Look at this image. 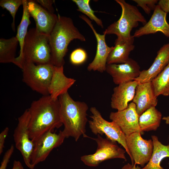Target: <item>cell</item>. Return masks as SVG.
Here are the masks:
<instances>
[{
  "instance_id": "28",
  "label": "cell",
  "mask_w": 169,
  "mask_h": 169,
  "mask_svg": "<svg viewBox=\"0 0 169 169\" xmlns=\"http://www.w3.org/2000/svg\"><path fill=\"white\" fill-rule=\"evenodd\" d=\"M23 0H1L0 6L3 9L8 11L13 18L11 26L15 32V15L19 7L23 5Z\"/></svg>"
},
{
  "instance_id": "8",
  "label": "cell",
  "mask_w": 169,
  "mask_h": 169,
  "mask_svg": "<svg viewBox=\"0 0 169 169\" xmlns=\"http://www.w3.org/2000/svg\"><path fill=\"white\" fill-rule=\"evenodd\" d=\"M97 146L96 151L93 154L85 155L80 158L81 161L86 165L96 167L102 162L114 158L123 159L126 161L125 151L120 147L116 143L107 138L98 135L96 138H93Z\"/></svg>"
},
{
  "instance_id": "16",
  "label": "cell",
  "mask_w": 169,
  "mask_h": 169,
  "mask_svg": "<svg viewBox=\"0 0 169 169\" xmlns=\"http://www.w3.org/2000/svg\"><path fill=\"white\" fill-rule=\"evenodd\" d=\"M167 14L157 4L150 20L143 26L135 31L133 35L134 37L138 38L161 32L169 38V24L166 20Z\"/></svg>"
},
{
  "instance_id": "19",
  "label": "cell",
  "mask_w": 169,
  "mask_h": 169,
  "mask_svg": "<svg viewBox=\"0 0 169 169\" xmlns=\"http://www.w3.org/2000/svg\"><path fill=\"white\" fill-rule=\"evenodd\" d=\"M169 63V43L164 45L157 52L153 63L146 70L141 71L134 80L139 83L151 82Z\"/></svg>"
},
{
  "instance_id": "1",
  "label": "cell",
  "mask_w": 169,
  "mask_h": 169,
  "mask_svg": "<svg viewBox=\"0 0 169 169\" xmlns=\"http://www.w3.org/2000/svg\"><path fill=\"white\" fill-rule=\"evenodd\" d=\"M30 117L28 129L30 138L34 142L44 134L53 132L63 125L59 99L49 95H43L33 101L28 109Z\"/></svg>"
},
{
  "instance_id": "7",
  "label": "cell",
  "mask_w": 169,
  "mask_h": 169,
  "mask_svg": "<svg viewBox=\"0 0 169 169\" xmlns=\"http://www.w3.org/2000/svg\"><path fill=\"white\" fill-rule=\"evenodd\" d=\"M90 110L92 114L90 116L91 119L88 121V123L92 132L96 135L105 134L107 139L120 144L129 155L131 164L134 165L127 146L126 136L119 126L113 121L109 122L104 119L95 107H91Z\"/></svg>"
},
{
  "instance_id": "22",
  "label": "cell",
  "mask_w": 169,
  "mask_h": 169,
  "mask_svg": "<svg viewBox=\"0 0 169 169\" xmlns=\"http://www.w3.org/2000/svg\"><path fill=\"white\" fill-rule=\"evenodd\" d=\"M151 138L153 144L152 155L148 163L141 169H164L160 164L163 158L169 157V145L162 144L156 136H152Z\"/></svg>"
},
{
  "instance_id": "4",
  "label": "cell",
  "mask_w": 169,
  "mask_h": 169,
  "mask_svg": "<svg viewBox=\"0 0 169 169\" xmlns=\"http://www.w3.org/2000/svg\"><path fill=\"white\" fill-rule=\"evenodd\" d=\"M25 62L36 64H52L48 36L40 32L36 28H30L28 31L22 56L18 59L16 57L13 64L21 69Z\"/></svg>"
},
{
  "instance_id": "5",
  "label": "cell",
  "mask_w": 169,
  "mask_h": 169,
  "mask_svg": "<svg viewBox=\"0 0 169 169\" xmlns=\"http://www.w3.org/2000/svg\"><path fill=\"white\" fill-rule=\"evenodd\" d=\"M121 8L120 18L110 24L103 32L106 34H114L117 40L133 44L134 38L131 35L133 28L137 27L139 22L144 25L147 23L145 18L135 6L124 0H115Z\"/></svg>"
},
{
  "instance_id": "24",
  "label": "cell",
  "mask_w": 169,
  "mask_h": 169,
  "mask_svg": "<svg viewBox=\"0 0 169 169\" xmlns=\"http://www.w3.org/2000/svg\"><path fill=\"white\" fill-rule=\"evenodd\" d=\"M18 43L16 36L9 39L0 38V63H13L16 58V52Z\"/></svg>"
},
{
  "instance_id": "31",
  "label": "cell",
  "mask_w": 169,
  "mask_h": 169,
  "mask_svg": "<svg viewBox=\"0 0 169 169\" xmlns=\"http://www.w3.org/2000/svg\"><path fill=\"white\" fill-rule=\"evenodd\" d=\"M14 147L12 145L4 153L1 162L0 169H6L10 158L14 151Z\"/></svg>"
},
{
  "instance_id": "33",
  "label": "cell",
  "mask_w": 169,
  "mask_h": 169,
  "mask_svg": "<svg viewBox=\"0 0 169 169\" xmlns=\"http://www.w3.org/2000/svg\"><path fill=\"white\" fill-rule=\"evenodd\" d=\"M9 131V128L6 127L0 134V155L2 153L4 148L5 140Z\"/></svg>"
},
{
  "instance_id": "21",
  "label": "cell",
  "mask_w": 169,
  "mask_h": 169,
  "mask_svg": "<svg viewBox=\"0 0 169 169\" xmlns=\"http://www.w3.org/2000/svg\"><path fill=\"white\" fill-rule=\"evenodd\" d=\"M115 46L107 59V64H120L126 62L131 52L135 48L133 44L116 39Z\"/></svg>"
},
{
  "instance_id": "25",
  "label": "cell",
  "mask_w": 169,
  "mask_h": 169,
  "mask_svg": "<svg viewBox=\"0 0 169 169\" xmlns=\"http://www.w3.org/2000/svg\"><path fill=\"white\" fill-rule=\"evenodd\" d=\"M156 95L169 96V63L151 81Z\"/></svg>"
},
{
  "instance_id": "17",
  "label": "cell",
  "mask_w": 169,
  "mask_h": 169,
  "mask_svg": "<svg viewBox=\"0 0 169 169\" xmlns=\"http://www.w3.org/2000/svg\"><path fill=\"white\" fill-rule=\"evenodd\" d=\"M138 83L134 80L121 84L115 87L111 99V108L117 111L126 109L129 102L134 98Z\"/></svg>"
},
{
  "instance_id": "18",
  "label": "cell",
  "mask_w": 169,
  "mask_h": 169,
  "mask_svg": "<svg viewBox=\"0 0 169 169\" xmlns=\"http://www.w3.org/2000/svg\"><path fill=\"white\" fill-rule=\"evenodd\" d=\"M132 102L136 105L139 116L147 110L156 105L157 97L155 94L151 82H138Z\"/></svg>"
},
{
  "instance_id": "27",
  "label": "cell",
  "mask_w": 169,
  "mask_h": 169,
  "mask_svg": "<svg viewBox=\"0 0 169 169\" xmlns=\"http://www.w3.org/2000/svg\"><path fill=\"white\" fill-rule=\"evenodd\" d=\"M78 7L77 10L88 16L91 20L94 21L96 23L102 28L103 25L102 20L98 18L95 15V11L91 8L90 3V0H72Z\"/></svg>"
},
{
  "instance_id": "9",
  "label": "cell",
  "mask_w": 169,
  "mask_h": 169,
  "mask_svg": "<svg viewBox=\"0 0 169 169\" xmlns=\"http://www.w3.org/2000/svg\"><path fill=\"white\" fill-rule=\"evenodd\" d=\"M30 115L28 109H26L18 119V123L13 134L15 146L21 154L26 165L33 169L31 162V156L34 142L29 136L28 126Z\"/></svg>"
},
{
  "instance_id": "34",
  "label": "cell",
  "mask_w": 169,
  "mask_h": 169,
  "mask_svg": "<svg viewBox=\"0 0 169 169\" xmlns=\"http://www.w3.org/2000/svg\"><path fill=\"white\" fill-rule=\"evenodd\" d=\"M157 4L164 12L169 13V0H159Z\"/></svg>"
},
{
  "instance_id": "6",
  "label": "cell",
  "mask_w": 169,
  "mask_h": 169,
  "mask_svg": "<svg viewBox=\"0 0 169 169\" xmlns=\"http://www.w3.org/2000/svg\"><path fill=\"white\" fill-rule=\"evenodd\" d=\"M54 67L51 64H35L25 62L21 69L23 80L33 90L43 95H48Z\"/></svg>"
},
{
  "instance_id": "14",
  "label": "cell",
  "mask_w": 169,
  "mask_h": 169,
  "mask_svg": "<svg viewBox=\"0 0 169 169\" xmlns=\"http://www.w3.org/2000/svg\"><path fill=\"white\" fill-rule=\"evenodd\" d=\"M28 9L36 23V28L49 36L58 19V16L43 8L35 0H28Z\"/></svg>"
},
{
  "instance_id": "38",
  "label": "cell",
  "mask_w": 169,
  "mask_h": 169,
  "mask_svg": "<svg viewBox=\"0 0 169 169\" xmlns=\"http://www.w3.org/2000/svg\"></svg>"
},
{
  "instance_id": "30",
  "label": "cell",
  "mask_w": 169,
  "mask_h": 169,
  "mask_svg": "<svg viewBox=\"0 0 169 169\" xmlns=\"http://www.w3.org/2000/svg\"><path fill=\"white\" fill-rule=\"evenodd\" d=\"M137 3V6L141 7L147 14L151 13L152 10H154L158 3L157 0H133Z\"/></svg>"
},
{
  "instance_id": "39",
  "label": "cell",
  "mask_w": 169,
  "mask_h": 169,
  "mask_svg": "<svg viewBox=\"0 0 169 169\" xmlns=\"http://www.w3.org/2000/svg\"></svg>"
},
{
  "instance_id": "35",
  "label": "cell",
  "mask_w": 169,
  "mask_h": 169,
  "mask_svg": "<svg viewBox=\"0 0 169 169\" xmlns=\"http://www.w3.org/2000/svg\"><path fill=\"white\" fill-rule=\"evenodd\" d=\"M11 169H24L21 163L19 161L14 160Z\"/></svg>"
},
{
  "instance_id": "26",
  "label": "cell",
  "mask_w": 169,
  "mask_h": 169,
  "mask_svg": "<svg viewBox=\"0 0 169 169\" xmlns=\"http://www.w3.org/2000/svg\"><path fill=\"white\" fill-rule=\"evenodd\" d=\"M23 6L22 17L20 23L18 26L16 36L20 47L19 55L16 57L18 59L22 56L25 38L28 32V26L31 23L29 19L30 16L28 9V0H23Z\"/></svg>"
},
{
  "instance_id": "29",
  "label": "cell",
  "mask_w": 169,
  "mask_h": 169,
  "mask_svg": "<svg viewBox=\"0 0 169 169\" xmlns=\"http://www.w3.org/2000/svg\"><path fill=\"white\" fill-rule=\"evenodd\" d=\"M87 54L84 49L78 48L76 49L71 53L70 61L74 65H79L84 63L87 59Z\"/></svg>"
},
{
  "instance_id": "32",
  "label": "cell",
  "mask_w": 169,
  "mask_h": 169,
  "mask_svg": "<svg viewBox=\"0 0 169 169\" xmlns=\"http://www.w3.org/2000/svg\"><path fill=\"white\" fill-rule=\"evenodd\" d=\"M35 1L43 8L49 12L54 13V10L52 4L54 1L52 0H37Z\"/></svg>"
},
{
  "instance_id": "23",
  "label": "cell",
  "mask_w": 169,
  "mask_h": 169,
  "mask_svg": "<svg viewBox=\"0 0 169 169\" xmlns=\"http://www.w3.org/2000/svg\"><path fill=\"white\" fill-rule=\"evenodd\" d=\"M162 114L155 107L147 110L139 117V123L142 132L156 131L159 126Z\"/></svg>"
},
{
  "instance_id": "13",
  "label": "cell",
  "mask_w": 169,
  "mask_h": 169,
  "mask_svg": "<svg viewBox=\"0 0 169 169\" xmlns=\"http://www.w3.org/2000/svg\"><path fill=\"white\" fill-rule=\"evenodd\" d=\"M79 17L90 27L97 41L95 55L92 61L89 64L87 69L90 71H97L103 73L106 70L107 58L114 46L110 47L107 45L105 40L106 35L105 33L101 34L97 33L91 21L88 18L83 15L79 16Z\"/></svg>"
},
{
  "instance_id": "15",
  "label": "cell",
  "mask_w": 169,
  "mask_h": 169,
  "mask_svg": "<svg viewBox=\"0 0 169 169\" xmlns=\"http://www.w3.org/2000/svg\"><path fill=\"white\" fill-rule=\"evenodd\" d=\"M105 71L111 76L114 83L118 85L134 80L141 71L138 63L130 58L124 63L107 64Z\"/></svg>"
},
{
  "instance_id": "36",
  "label": "cell",
  "mask_w": 169,
  "mask_h": 169,
  "mask_svg": "<svg viewBox=\"0 0 169 169\" xmlns=\"http://www.w3.org/2000/svg\"><path fill=\"white\" fill-rule=\"evenodd\" d=\"M121 169H141L138 166H136L135 165H132L129 163L124 166Z\"/></svg>"
},
{
  "instance_id": "11",
  "label": "cell",
  "mask_w": 169,
  "mask_h": 169,
  "mask_svg": "<svg viewBox=\"0 0 169 169\" xmlns=\"http://www.w3.org/2000/svg\"><path fill=\"white\" fill-rule=\"evenodd\" d=\"M141 134L136 132L126 136V143L134 165L138 164L144 167L151 158L153 144L152 140L144 139Z\"/></svg>"
},
{
  "instance_id": "37",
  "label": "cell",
  "mask_w": 169,
  "mask_h": 169,
  "mask_svg": "<svg viewBox=\"0 0 169 169\" xmlns=\"http://www.w3.org/2000/svg\"><path fill=\"white\" fill-rule=\"evenodd\" d=\"M162 119L165 121L166 123L169 125V116H164L162 118Z\"/></svg>"
},
{
  "instance_id": "20",
  "label": "cell",
  "mask_w": 169,
  "mask_h": 169,
  "mask_svg": "<svg viewBox=\"0 0 169 169\" xmlns=\"http://www.w3.org/2000/svg\"><path fill=\"white\" fill-rule=\"evenodd\" d=\"M64 66H54L53 73L49 88V94L51 98L57 100L61 95L68 92V89L76 81L67 77L64 73Z\"/></svg>"
},
{
  "instance_id": "12",
  "label": "cell",
  "mask_w": 169,
  "mask_h": 169,
  "mask_svg": "<svg viewBox=\"0 0 169 169\" xmlns=\"http://www.w3.org/2000/svg\"><path fill=\"white\" fill-rule=\"evenodd\" d=\"M136 105L133 102L129 104L125 109L115 112H111L109 118L120 128L126 136L133 133L139 132L142 134L139 126V118Z\"/></svg>"
},
{
  "instance_id": "10",
  "label": "cell",
  "mask_w": 169,
  "mask_h": 169,
  "mask_svg": "<svg viewBox=\"0 0 169 169\" xmlns=\"http://www.w3.org/2000/svg\"><path fill=\"white\" fill-rule=\"evenodd\" d=\"M66 137L62 131L58 134L49 132L34 142L31 156V162L33 167L44 161L54 148L60 146Z\"/></svg>"
},
{
  "instance_id": "2",
  "label": "cell",
  "mask_w": 169,
  "mask_h": 169,
  "mask_svg": "<svg viewBox=\"0 0 169 169\" xmlns=\"http://www.w3.org/2000/svg\"><path fill=\"white\" fill-rule=\"evenodd\" d=\"M58 19L48 36L51 51V62L57 67L64 66V57L69 43L78 39L85 41V38L74 26L70 18L58 14Z\"/></svg>"
},
{
  "instance_id": "3",
  "label": "cell",
  "mask_w": 169,
  "mask_h": 169,
  "mask_svg": "<svg viewBox=\"0 0 169 169\" xmlns=\"http://www.w3.org/2000/svg\"><path fill=\"white\" fill-rule=\"evenodd\" d=\"M59 100L64 126L62 131L66 138L72 137L77 141L81 136L87 137V105L84 102L74 100L68 92L59 96Z\"/></svg>"
}]
</instances>
